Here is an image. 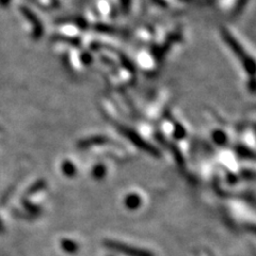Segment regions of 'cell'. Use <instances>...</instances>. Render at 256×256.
<instances>
[{
  "label": "cell",
  "instance_id": "6da1fadb",
  "mask_svg": "<svg viewBox=\"0 0 256 256\" xmlns=\"http://www.w3.org/2000/svg\"><path fill=\"white\" fill-rule=\"evenodd\" d=\"M104 244L108 250H111V251L116 253L123 254L125 256H155L154 253L148 251V250L133 247L131 244H127L121 241L111 240V239H109V240H105Z\"/></svg>",
  "mask_w": 256,
  "mask_h": 256
},
{
  "label": "cell",
  "instance_id": "7a4b0ae2",
  "mask_svg": "<svg viewBox=\"0 0 256 256\" xmlns=\"http://www.w3.org/2000/svg\"><path fill=\"white\" fill-rule=\"evenodd\" d=\"M142 204V199L138 193H129L127 194L124 200V205L127 209L136 210L140 208Z\"/></svg>",
  "mask_w": 256,
  "mask_h": 256
},
{
  "label": "cell",
  "instance_id": "3957f363",
  "mask_svg": "<svg viewBox=\"0 0 256 256\" xmlns=\"http://www.w3.org/2000/svg\"><path fill=\"white\" fill-rule=\"evenodd\" d=\"M61 247H62L63 251L70 254L76 253L78 251V243L74 240H71V239H64V240L61 241Z\"/></svg>",
  "mask_w": 256,
  "mask_h": 256
},
{
  "label": "cell",
  "instance_id": "277c9868",
  "mask_svg": "<svg viewBox=\"0 0 256 256\" xmlns=\"http://www.w3.org/2000/svg\"><path fill=\"white\" fill-rule=\"evenodd\" d=\"M62 172L65 176L68 177H73L76 175L77 170L75 165L70 160H65L62 164Z\"/></svg>",
  "mask_w": 256,
  "mask_h": 256
},
{
  "label": "cell",
  "instance_id": "5b68a950",
  "mask_svg": "<svg viewBox=\"0 0 256 256\" xmlns=\"http://www.w3.org/2000/svg\"><path fill=\"white\" fill-rule=\"evenodd\" d=\"M106 173H107V170H106V166L103 164L96 165L92 169V176L97 181H101L102 179H104Z\"/></svg>",
  "mask_w": 256,
  "mask_h": 256
},
{
  "label": "cell",
  "instance_id": "8992f818",
  "mask_svg": "<svg viewBox=\"0 0 256 256\" xmlns=\"http://www.w3.org/2000/svg\"><path fill=\"white\" fill-rule=\"evenodd\" d=\"M213 139H214V141L217 144H224V142L226 140L225 135H224L223 132H221V131H216L213 135Z\"/></svg>",
  "mask_w": 256,
  "mask_h": 256
},
{
  "label": "cell",
  "instance_id": "52a82bcc",
  "mask_svg": "<svg viewBox=\"0 0 256 256\" xmlns=\"http://www.w3.org/2000/svg\"><path fill=\"white\" fill-rule=\"evenodd\" d=\"M44 186H45V182H44V181L37 182V185L32 187L31 190L29 191V193H33V192H37V191H38V190H42V189L44 188Z\"/></svg>",
  "mask_w": 256,
  "mask_h": 256
}]
</instances>
